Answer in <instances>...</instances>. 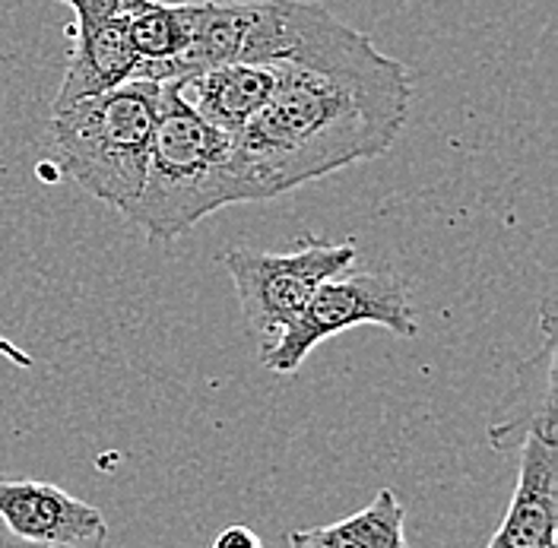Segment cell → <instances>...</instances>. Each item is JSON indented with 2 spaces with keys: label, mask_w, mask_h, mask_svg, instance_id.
<instances>
[{
  "label": "cell",
  "mask_w": 558,
  "mask_h": 548,
  "mask_svg": "<svg viewBox=\"0 0 558 548\" xmlns=\"http://www.w3.org/2000/svg\"><path fill=\"white\" fill-rule=\"evenodd\" d=\"M274 68L270 102L232 137L235 204H267L378 159L407 127V68L320 3H312L292 54Z\"/></svg>",
  "instance_id": "6da1fadb"
},
{
  "label": "cell",
  "mask_w": 558,
  "mask_h": 548,
  "mask_svg": "<svg viewBox=\"0 0 558 548\" xmlns=\"http://www.w3.org/2000/svg\"><path fill=\"white\" fill-rule=\"evenodd\" d=\"M162 83L128 80L51 114L48 156L99 204L128 216L137 204L159 118Z\"/></svg>",
  "instance_id": "7a4b0ae2"
},
{
  "label": "cell",
  "mask_w": 558,
  "mask_h": 548,
  "mask_svg": "<svg viewBox=\"0 0 558 548\" xmlns=\"http://www.w3.org/2000/svg\"><path fill=\"white\" fill-rule=\"evenodd\" d=\"M226 206H235L232 137L207 124L169 80L159 93L146 181L124 219L149 241H174Z\"/></svg>",
  "instance_id": "3957f363"
},
{
  "label": "cell",
  "mask_w": 558,
  "mask_h": 548,
  "mask_svg": "<svg viewBox=\"0 0 558 548\" xmlns=\"http://www.w3.org/2000/svg\"><path fill=\"white\" fill-rule=\"evenodd\" d=\"M362 324L384 327L403 340L416 337V314L397 276L340 273L320 282L305 308L279 330L277 340L260 349V362L274 375H292L312 355L314 345Z\"/></svg>",
  "instance_id": "277c9868"
},
{
  "label": "cell",
  "mask_w": 558,
  "mask_h": 548,
  "mask_svg": "<svg viewBox=\"0 0 558 548\" xmlns=\"http://www.w3.org/2000/svg\"><path fill=\"white\" fill-rule=\"evenodd\" d=\"M355 260V244L305 239L292 254H270L232 247L222 264L235 282L247 330L260 340V349L305 308L320 282L347 273Z\"/></svg>",
  "instance_id": "5b68a950"
},
{
  "label": "cell",
  "mask_w": 558,
  "mask_h": 548,
  "mask_svg": "<svg viewBox=\"0 0 558 548\" xmlns=\"http://www.w3.org/2000/svg\"><path fill=\"white\" fill-rule=\"evenodd\" d=\"M76 13V48L70 54L54 111L137 80L140 58L118 0H64Z\"/></svg>",
  "instance_id": "8992f818"
},
{
  "label": "cell",
  "mask_w": 558,
  "mask_h": 548,
  "mask_svg": "<svg viewBox=\"0 0 558 548\" xmlns=\"http://www.w3.org/2000/svg\"><path fill=\"white\" fill-rule=\"evenodd\" d=\"M0 523L38 548L99 546L108 536V523L93 504L35 479H0Z\"/></svg>",
  "instance_id": "52a82bcc"
},
{
  "label": "cell",
  "mask_w": 558,
  "mask_h": 548,
  "mask_svg": "<svg viewBox=\"0 0 558 548\" xmlns=\"http://www.w3.org/2000/svg\"><path fill=\"white\" fill-rule=\"evenodd\" d=\"M558 431L533 428L523 435L518 485L501 526L486 548H556L558 529Z\"/></svg>",
  "instance_id": "ba28073f"
},
{
  "label": "cell",
  "mask_w": 558,
  "mask_h": 548,
  "mask_svg": "<svg viewBox=\"0 0 558 548\" xmlns=\"http://www.w3.org/2000/svg\"><path fill=\"white\" fill-rule=\"evenodd\" d=\"M277 80L274 64H222L178 83V89L207 124L235 137L270 102Z\"/></svg>",
  "instance_id": "9c48e42d"
},
{
  "label": "cell",
  "mask_w": 558,
  "mask_h": 548,
  "mask_svg": "<svg viewBox=\"0 0 558 548\" xmlns=\"http://www.w3.org/2000/svg\"><path fill=\"white\" fill-rule=\"evenodd\" d=\"M118 7L128 20V35L140 58L137 80H174V68L184 58L194 35V0H118Z\"/></svg>",
  "instance_id": "30bf717a"
},
{
  "label": "cell",
  "mask_w": 558,
  "mask_h": 548,
  "mask_svg": "<svg viewBox=\"0 0 558 548\" xmlns=\"http://www.w3.org/2000/svg\"><path fill=\"white\" fill-rule=\"evenodd\" d=\"M546 327V343L539 355L526 365L533 377L521 375L505 418L488 428V445L498 453H514L521 447L523 435L533 428H556V327H553V310L543 314Z\"/></svg>",
  "instance_id": "8fae6325"
},
{
  "label": "cell",
  "mask_w": 558,
  "mask_h": 548,
  "mask_svg": "<svg viewBox=\"0 0 558 548\" xmlns=\"http://www.w3.org/2000/svg\"><path fill=\"white\" fill-rule=\"evenodd\" d=\"M289 548H410L407 508L390 488H381L368 508L337 523L292 529Z\"/></svg>",
  "instance_id": "7c38bea8"
},
{
  "label": "cell",
  "mask_w": 558,
  "mask_h": 548,
  "mask_svg": "<svg viewBox=\"0 0 558 548\" xmlns=\"http://www.w3.org/2000/svg\"><path fill=\"white\" fill-rule=\"evenodd\" d=\"M213 548H264V543H260V536L251 526H226L216 536Z\"/></svg>",
  "instance_id": "4fadbf2b"
},
{
  "label": "cell",
  "mask_w": 558,
  "mask_h": 548,
  "mask_svg": "<svg viewBox=\"0 0 558 548\" xmlns=\"http://www.w3.org/2000/svg\"><path fill=\"white\" fill-rule=\"evenodd\" d=\"M0 355H3L10 365H16V368H33V355H29L26 349H20L16 343H10L7 337H0Z\"/></svg>",
  "instance_id": "5bb4252c"
},
{
  "label": "cell",
  "mask_w": 558,
  "mask_h": 548,
  "mask_svg": "<svg viewBox=\"0 0 558 548\" xmlns=\"http://www.w3.org/2000/svg\"><path fill=\"white\" fill-rule=\"evenodd\" d=\"M0 548H38V546H29V543H23V539H16L3 523H0Z\"/></svg>",
  "instance_id": "9a60e30c"
},
{
  "label": "cell",
  "mask_w": 558,
  "mask_h": 548,
  "mask_svg": "<svg viewBox=\"0 0 558 548\" xmlns=\"http://www.w3.org/2000/svg\"><path fill=\"white\" fill-rule=\"evenodd\" d=\"M61 3H64V0H61Z\"/></svg>",
  "instance_id": "2e32d148"
}]
</instances>
